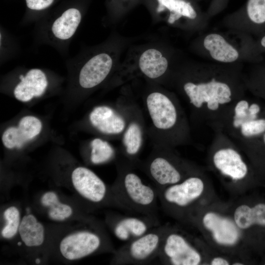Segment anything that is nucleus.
<instances>
[{"label": "nucleus", "instance_id": "obj_4", "mask_svg": "<svg viewBox=\"0 0 265 265\" xmlns=\"http://www.w3.org/2000/svg\"><path fill=\"white\" fill-rule=\"evenodd\" d=\"M250 100L242 99L236 102L215 126L236 143L253 139L265 132V111L253 112Z\"/></svg>", "mask_w": 265, "mask_h": 265}, {"label": "nucleus", "instance_id": "obj_5", "mask_svg": "<svg viewBox=\"0 0 265 265\" xmlns=\"http://www.w3.org/2000/svg\"><path fill=\"white\" fill-rule=\"evenodd\" d=\"M172 148L156 145L142 168L157 189L177 184L195 173L191 165L177 157Z\"/></svg>", "mask_w": 265, "mask_h": 265}, {"label": "nucleus", "instance_id": "obj_19", "mask_svg": "<svg viewBox=\"0 0 265 265\" xmlns=\"http://www.w3.org/2000/svg\"><path fill=\"white\" fill-rule=\"evenodd\" d=\"M127 127L123 133L124 154L132 166L141 148L144 135L143 125L138 119L128 118Z\"/></svg>", "mask_w": 265, "mask_h": 265}, {"label": "nucleus", "instance_id": "obj_32", "mask_svg": "<svg viewBox=\"0 0 265 265\" xmlns=\"http://www.w3.org/2000/svg\"><path fill=\"white\" fill-rule=\"evenodd\" d=\"M260 44L261 47L265 50V34L262 36L260 40Z\"/></svg>", "mask_w": 265, "mask_h": 265}, {"label": "nucleus", "instance_id": "obj_8", "mask_svg": "<svg viewBox=\"0 0 265 265\" xmlns=\"http://www.w3.org/2000/svg\"><path fill=\"white\" fill-rule=\"evenodd\" d=\"M204 188L203 180L193 174L177 184L157 190L163 209L180 216L202 195Z\"/></svg>", "mask_w": 265, "mask_h": 265}, {"label": "nucleus", "instance_id": "obj_1", "mask_svg": "<svg viewBox=\"0 0 265 265\" xmlns=\"http://www.w3.org/2000/svg\"><path fill=\"white\" fill-rule=\"evenodd\" d=\"M183 90L193 119L210 126L242 97L232 84L214 76L187 80L183 84Z\"/></svg>", "mask_w": 265, "mask_h": 265}, {"label": "nucleus", "instance_id": "obj_14", "mask_svg": "<svg viewBox=\"0 0 265 265\" xmlns=\"http://www.w3.org/2000/svg\"><path fill=\"white\" fill-rule=\"evenodd\" d=\"M42 128L39 119L33 116H26L20 120L18 127H10L4 132L2 143L8 149L20 148L37 136Z\"/></svg>", "mask_w": 265, "mask_h": 265}, {"label": "nucleus", "instance_id": "obj_24", "mask_svg": "<svg viewBox=\"0 0 265 265\" xmlns=\"http://www.w3.org/2000/svg\"><path fill=\"white\" fill-rule=\"evenodd\" d=\"M159 5L157 11L159 13L165 9L170 12L168 22L172 24L182 17L194 19L197 12L189 1L186 0H157Z\"/></svg>", "mask_w": 265, "mask_h": 265}, {"label": "nucleus", "instance_id": "obj_29", "mask_svg": "<svg viewBox=\"0 0 265 265\" xmlns=\"http://www.w3.org/2000/svg\"><path fill=\"white\" fill-rule=\"evenodd\" d=\"M54 0H26L27 7L30 10L41 11L50 7Z\"/></svg>", "mask_w": 265, "mask_h": 265}, {"label": "nucleus", "instance_id": "obj_28", "mask_svg": "<svg viewBox=\"0 0 265 265\" xmlns=\"http://www.w3.org/2000/svg\"><path fill=\"white\" fill-rule=\"evenodd\" d=\"M240 146L245 152L258 149L264 150L265 159V132L258 138L241 143Z\"/></svg>", "mask_w": 265, "mask_h": 265}, {"label": "nucleus", "instance_id": "obj_23", "mask_svg": "<svg viewBox=\"0 0 265 265\" xmlns=\"http://www.w3.org/2000/svg\"><path fill=\"white\" fill-rule=\"evenodd\" d=\"M234 217L239 229H246L254 225L265 226V204L259 203L252 207L240 205L236 209Z\"/></svg>", "mask_w": 265, "mask_h": 265}, {"label": "nucleus", "instance_id": "obj_20", "mask_svg": "<svg viewBox=\"0 0 265 265\" xmlns=\"http://www.w3.org/2000/svg\"><path fill=\"white\" fill-rule=\"evenodd\" d=\"M138 66L146 77L150 79H156L165 74L168 63L160 51L152 48L146 50L141 54Z\"/></svg>", "mask_w": 265, "mask_h": 265}, {"label": "nucleus", "instance_id": "obj_2", "mask_svg": "<svg viewBox=\"0 0 265 265\" xmlns=\"http://www.w3.org/2000/svg\"><path fill=\"white\" fill-rule=\"evenodd\" d=\"M145 106L157 145L173 148L190 142L187 117L175 99L163 92L153 91L147 95Z\"/></svg>", "mask_w": 265, "mask_h": 265}, {"label": "nucleus", "instance_id": "obj_12", "mask_svg": "<svg viewBox=\"0 0 265 265\" xmlns=\"http://www.w3.org/2000/svg\"><path fill=\"white\" fill-rule=\"evenodd\" d=\"M109 220L114 236L126 242L142 236L160 224L158 218L138 214L114 215Z\"/></svg>", "mask_w": 265, "mask_h": 265}, {"label": "nucleus", "instance_id": "obj_26", "mask_svg": "<svg viewBox=\"0 0 265 265\" xmlns=\"http://www.w3.org/2000/svg\"><path fill=\"white\" fill-rule=\"evenodd\" d=\"M90 160L94 164L105 163L115 156L112 146L106 141L97 138L91 142Z\"/></svg>", "mask_w": 265, "mask_h": 265}, {"label": "nucleus", "instance_id": "obj_7", "mask_svg": "<svg viewBox=\"0 0 265 265\" xmlns=\"http://www.w3.org/2000/svg\"><path fill=\"white\" fill-rule=\"evenodd\" d=\"M171 228L160 224L142 236L126 242L114 252L115 265H145L158 258L163 239Z\"/></svg>", "mask_w": 265, "mask_h": 265}, {"label": "nucleus", "instance_id": "obj_33", "mask_svg": "<svg viewBox=\"0 0 265 265\" xmlns=\"http://www.w3.org/2000/svg\"><path fill=\"white\" fill-rule=\"evenodd\" d=\"M234 265H242L243 264H240V263H235L233 264Z\"/></svg>", "mask_w": 265, "mask_h": 265}, {"label": "nucleus", "instance_id": "obj_22", "mask_svg": "<svg viewBox=\"0 0 265 265\" xmlns=\"http://www.w3.org/2000/svg\"><path fill=\"white\" fill-rule=\"evenodd\" d=\"M18 232L22 241L26 246H39L44 242V226L33 214H29L23 217Z\"/></svg>", "mask_w": 265, "mask_h": 265}, {"label": "nucleus", "instance_id": "obj_15", "mask_svg": "<svg viewBox=\"0 0 265 265\" xmlns=\"http://www.w3.org/2000/svg\"><path fill=\"white\" fill-rule=\"evenodd\" d=\"M19 82L14 89L15 98L23 102L41 96L46 92L49 81L46 73L39 68L28 70L25 75L19 76Z\"/></svg>", "mask_w": 265, "mask_h": 265}, {"label": "nucleus", "instance_id": "obj_9", "mask_svg": "<svg viewBox=\"0 0 265 265\" xmlns=\"http://www.w3.org/2000/svg\"><path fill=\"white\" fill-rule=\"evenodd\" d=\"M71 179L78 193L90 203L98 205L108 202L118 208L112 188H108L90 169L82 166L76 168L72 172Z\"/></svg>", "mask_w": 265, "mask_h": 265}, {"label": "nucleus", "instance_id": "obj_18", "mask_svg": "<svg viewBox=\"0 0 265 265\" xmlns=\"http://www.w3.org/2000/svg\"><path fill=\"white\" fill-rule=\"evenodd\" d=\"M202 222L206 228L212 232L216 242L225 245H232L238 240V227L230 219L210 212L203 217Z\"/></svg>", "mask_w": 265, "mask_h": 265}, {"label": "nucleus", "instance_id": "obj_27", "mask_svg": "<svg viewBox=\"0 0 265 265\" xmlns=\"http://www.w3.org/2000/svg\"><path fill=\"white\" fill-rule=\"evenodd\" d=\"M3 216L6 224L1 231V235L5 238H11L18 232L20 225V214L18 208L11 206L4 212Z\"/></svg>", "mask_w": 265, "mask_h": 265}, {"label": "nucleus", "instance_id": "obj_10", "mask_svg": "<svg viewBox=\"0 0 265 265\" xmlns=\"http://www.w3.org/2000/svg\"><path fill=\"white\" fill-rule=\"evenodd\" d=\"M162 264L197 265L201 257L184 236L171 228L166 235L158 257Z\"/></svg>", "mask_w": 265, "mask_h": 265}, {"label": "nucleus", "instance_id": "obj_3", "mask_svg": "<svg viewBox=\"0 0 265 265\" xmlns=\"http://www.w3.org/2000/svg\"><path fill=\"white\" fill-rule=\"evenodd\" d=\"M132 167L120 164L117 178L111 187L118 208L158 218L157 189L145 184Z\"/></svg>", "mask_w": 265, "mask_h": 265}, {"label": "nucleus", "instance_id": "obj_31", "mask_svg": "<svg viewBox=\"0 0 265 265\" xmlns=\"http://www.w3.org/2000/svg\"><path fill=\"white\" fill-rule=\"evenodd\" d=\"M211 265H229V262L221 257H216L213 258L211 262Z\"/></svg>", "mask_w": 265, "mask_h": 265}, {"label": "nucleus", "instance_id": "obj_13", "mask_svg": "<svg viewBox=\"0 0 265 265\" xmlns=\"http://www.w3.org/2000/svg\"><path fill=\"white\" fill-rule=\"evenodd\" d=\"M78 75L80 87L89 89L101 84L110 73L113 61L111 55L103 52L94 54L83 61Z\"/></svg>", "mask_w": 265, "mask_h": 265}, {"label": "nucleus", "instance_id": "obj_25", "mask_svg": "<svg viewBox=\"0 0 265 265\" xmlns=\"http://www.w3.org/2000/svg\"><path fill=\"white\" fill-rule=\"evenodd\" d=\"M42 204L49 207V216L53 220L63 221L72 214V208L59 200L57 195L53 191L45 193L41 198Z\"/></svg>", "mask_w": 265, "mask_h": 265}, {"label": "nucleus", "instance_id": "obj_16", "mask_svg": "<svg viewBox=\"0 0 265 265\" xmlns=\"http://www.w3.org/2000/svg\"><path fill=\"white\" fill-rule=\"evenodd\" d=\"M127 117L106 106L94 108L89 115L92 125L100 132L109 135L123 134L127 125Z\"/></svg>", "mask_w": 265, "mask_h": 265}, {"label": "nucleus", "instance_id": "obj_17", "mask_svg": "<svg viewBox=\"0 0 265 265\" xmlns=\"http://www.w3.org/2000/svg\"><path fill=\"white\" fill-rule=\"evenodd\" d=\"M81 18L78 9L72 7L65 10L51 22L48 29L50 39L59 43L69 41L77 30Z\"/></svg>", "mask_w": 265, "mask_h": 265}, {"label": "nucleus", "instance_id": "obj_11", "mask_svg": "<svg viewBox=\"0 0 265 265\" xmlns=\"http://www.w3.org/2000/svg\"><path fill=\"white\" fill-rule=\"evenodd\" d=\"M98 232L82 231L64 237L59 244V250L65 259L73 261L90 255L101 249L105 240Z\"/></svg>", "mask_w": 265, "mask_h": 265}, {"label": "nucleus", "instance_id": "obj_30", "mask_svg": "<svg viewBox=\"0 0 265 265\" xmlns=\"http://www.w3.org/2000/svg\"><path fill=\"white\" fill-rule=\"evenodd\" d=\"M254 89L257 94L265 99V71L262 72L254 81Z\"/></svg>", "mask_w": 265, "mask_h": 265}, {"label": "nucleus", "instance_id": "obj_21", "mask_svg": "<svg viewBox=\"0 0 265 265\" xmlns=\"http://www.w3.org/2000/svg\"><path fill=\"white\" fill-rule=\"evenodd\" d=\"M204 46L211 56L217 61L230 63L238 57V51L218 34L208 35L204 39Z\"/></svg>", "mask_w": 265, "mask_h": 265}, {"label": "nucleus", "instance_id": "obj_6", "mask_svg": "<svg viewBox=\"0 0 265 265\" xmlns=\"http://www.w3.org/2000/svg\"><path fill=\"white\" fill-rule=\"evenodd\" d=\"M214 136L209 149L211 162L223 176L233 181L244 179L249 168L239 146L220 130L213 129Z\"/></svg>", "mask_w": 265, "mask_h": 265}]
</instances>
